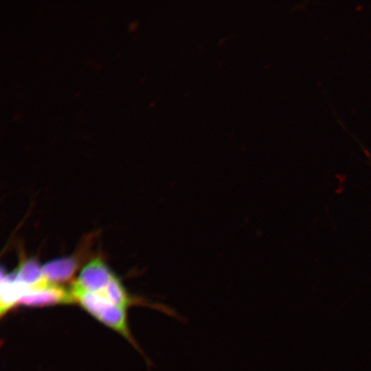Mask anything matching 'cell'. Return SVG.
<instances>
[{
  "mask_svg": "<svg viewBox=\"0 0 371 371\" xmlns=\"http://www.w3.org/2000/svg\"><path fill=\"white\" fill-rule=\"evenodd\" d=\"M69 290L74 302L100 322L131 340L125 308L113 304L99 292L84 291L72 285Z\"/></svg>",
  "mask_w": 371,
  "mask_h": 371,
  "instance_id": "cell-1",
  "label": "cell"
},
{
  "mask_svg": "<svg viewBox=\"0 0 371 371\" xmlns=\"http://www.w3.org/2000/svg\"><path fill=\"white\" fill-rule=\"evenodd\" d=\"M74 302L69 289L60 284L47 285L28 290L20 299L19 304L27 306H45Z\"/></svg>",
  "mask_w": 371,
  "mask_h": 371,
  "instance_id": "cell-2",
  "label": "cell"
},
{
  "mask_svg": "<svg viewBox=\"0 0 371 371\" xmlns=\"http://www.w3.org/2000/svg\"><path fill=\"white\" fill-rule=\"evenodd\" d=\"M113 276L105 262L97 258L83 267L78 278L71 285L84 291L97 292L104 289Z\"/></svg>",
  "mask_w": 371,
  "mask_h": 371,
  "instance_id": "cell-3",
  "label": "cell"
},
{
  "mask_svg": "<svg viewBox=\"0 0 371 371\" xmlns=\"http://www.w3.org/2000/svg\"><path fill=\"white\" fill-rule=\"evenodd\" d=\"M79 266L76 256L54 259L42 267L43 278L51 284H60L71 279Z\"/></svg>",
  "mask_w": 371,
  "mask_h": 371,
  "instance_id": "cell-4",
  "label": "cell"
},
{
  "mask_svg": "<svg viewBox=\"0 0 371 371\" xmlns=\"http://www.w3.org/2000/svg\"><path fill=\"white\" fill-rule=\"evenodd\" d=\"M15 281L27 286L29 290L43 279L42 267L35 258L23 260L12 271Z\"/></svg>",
  "mask_w": 371,
  "mask_h": 371,
  "instance_id": "cell-5",
  "label": "cell"
},
{
  "mask_svg": "<svg viewBox=\"0 0 371 371\" xmlns=\"http://www.w3.org/2000/svg\"><path fill=\"white\" fill-rule=\"evenodd\" d=\"M29 289L16 281L1 280V313L3 315L17 304Z\"/></svg>",
  "mask_w": 371,
  "mask_h": 371,
  "instance_id": "cell-6",
  "label": "cell"
},
{
  "mask_svg": "<svg viewBox=\"0 0 371 371\" xmlns=\"http://www.w3.org/2000/svg\"><path fill=\"white\" fill-rule=\"evenodd\" d=\"M97 292L100 293L113 304L125 309L131 302L130 297L120 280L114 275L108 284Z\"/></svg>",
  "mask_w": 371,
  "mask_h": 371,
  "instance_id": "cell-7",
  "label": "cell"
}]
</instances>
